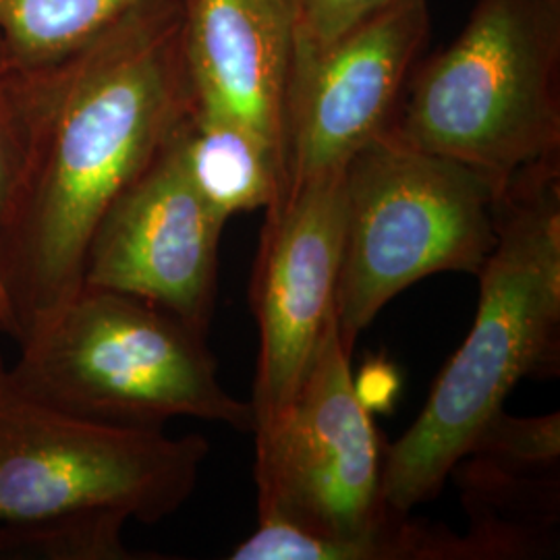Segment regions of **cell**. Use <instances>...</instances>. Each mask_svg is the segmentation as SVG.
<instances>
[{
  "instance_id": "7c38bea8",
  "label": "cell",
  "mask_w": 560,
  "mask_h": 560,
  "mask_svg": "<svg viewBox=\"0 0 560 560\" xmlns=\"http://www.w3.org/2000/svg\"><path fill=\"white\" fill-rule=\"evenodd\" d=\"M469 517L478 560L544 559L559 552L560 416L499 411L451 476Z\"/></svg>"
},
{
  "instance_id": "277c9868",
  "label": "cell",
  "mask_w": 560,
  "mask_h": 560,
  "mask_svg": "<svg viewBox=\"0 0 560 560\" xmlns=\"http://www.w3.org/2000/svg\"><path fill=\"white\" fill-rule=\"evenodd\" d=\"M560 0H476L459 36L416 62L388 136L499 187L560 154Z\"/></svg>"
},
{
  "instance_id": "30bf717a",
  "label": "cell",
  "mask_w": 560,
  "mask_h": 560,
  "mask_svg": "<svg viewBox=\"0 0 560 560\" xmlns=\"http://www.w3.org/2000/svg\"><path fill=\"white\" fill-rule=\"evenodd\" d=\"M428 36V2L399 0L337 40L298 52L282 200L305 180L342 171L365 143L386 133Z\"/></svg>"
},
{
  "instance_id": "3957f363",
  "label": "cell",
  "mask_w": 560,
  "mask_h": 560,
  "mask_svg": "<svg viewBox=\"0 0 560 560\" xmlns=\"http://www.w3.org/2000/svg\"><path fill=\"white\" fill-rule=\"evenodd\" d=\"M337 324L279 418L254 434L258 527L233 560H425L430 527L382 499L381 439Z\"/></svg>"
},
{
  "instance_id": "ba28073f",
  "label": "cell",
  "mask_w": 560,
  "mask_h": 560,
  "mask_svg": "<svg viewBox=\"0 0 560 560\" xmlns=\"http://www.w3.org/2000/svg\"><path fill=\"white\" fill-rule=\"evenodd\" d=\"M342 229V171L305 180L266 208L249 291L260 330L252 434L279 418L337 324Z\"/></svg>"
},
{
  "instance_id": "4fadbf2b",
  "label": "cell",
  "mask_w": 560,
  "mask_h": 560,
  "mask_svg": "<svg viewBox=\"0 0 560 560\" xmlns=\"http://www.w3.org/2000/svg\"><path fill=\"white\" fill-rule=\"evenodd\" d=\"M179 143L189 179L222 221L282 200L279 162L235 120L194 106L180 125Z\"/></svg>"
},
{
  "instance_id": "8fae6325",
  "label": "cell",
  "mask_w": 560,
  "mask_h": 560,
  "mask_svg": "<svg viewBox=\"0 0 560 560\" xmlns=\"http://www.w3.org/2000/svg\"><path fill=\"white\" fill-rule=\"evenodd\" d=\"M300 34L301 0H183L194 106L256 136L279 162L282 180Z\"/></svg>"
},
{
  "instance_id": "9a60e30c",
  "label": "cell",
  "mask_w": 560,
  "mask_h": 560,
  "mask_svg": "<svg viewBox=\"0 0 560 560\" xmlns=\"http://www.w3.org/2000/svg\"><path fill=\"white\" fill-rule=\"evenodd\" d=\"M129 523L119 513H85L0 527V559L136 560L122 541Z\"/></svg>"
},
{
  "instance_id": "ac0fdd59",
  "label": "cell",
  "mask_w": 560,
  "mask_h": 560,
  "mask_svg": "<svg viewBox=\"0 0 560 560\" xmlns=\"http://www.w3.org/2000/svg\"><path fill=\"white\" fill-rule=\"evenodd\" d=\"M353 384L358 397L370 411H384L399 393V376L395 368L384 361L368 363L360 376L353 374Z\"/></svg>"
},
{
  "instance_id": "2e32d148",
  "label": "cell",
  "mask_w": 560,
  "mask_h": 560,
  "mask_svg": "<svg viewBox=\"0 0 560 560\" xmlns=\"http://www.w3.org/2000/svg\"><path fill=\"white\" fill-rule=\"evenodd\" d=\"M42 67V65H40ZM36 69L18 59L0 36V219L20 168L27 106ZM0 332L18 339V328L0 282Z\"/></svg>"
},
{
  "instance_id": "6da1fadb",
  "label": "cell",
  "mask_w": 560,
  "mask_h": 560,
  "mask_svg": "<svg viewBox=\"0 0 560 560\" xmlns=\"http://www.w3.org/2000/svg\"><path fill=\"white\" fill-rule=\"evenodd\" d=\"M191 110L183 0H143L36 69L0 219V282L18 342L80 289L102 214Z\"/></svg>"
},
{
  "instance_id": "52a82bcc",
  "label": "cell",
  "mask_w": 560,
  "mask_h": 560,
  "mask_svg": "<svg viewBox=\"0 0 560 560\" xmlns=\"http://www.w3.org/2000/svg\"><path fill=\"white\" fill-rule=\"evenodd\" d=\"M200 434L85 420L25 395L0 363V527L85 513L159 523L194 494Z\"/></svg>"
},
{
  "instance_id": "9c48e42d",
  "label": "cell",
  "mask_w": 560,
  "mask_h": 560,
  "mask_svg": "<svg viewBox=\"0 0 560 560\" xmlns=\"http://www.w3.org/2000/svg\"><path fill=\"white\" fill-rule=\"evenodd\" d=\"M179 129L102 214L81 284L152 303L206 335L226 221L189 179Z\"/></svg>"
},
{
  "instance_id": "5b68a950",
  "label": "cell",
  "mask_w": 560,
  "mask_h": 560,
  "mask_svg": "<svg viewBox=\"0 0 560 560\" xmlns=\"http://www.w3.org/2000/svg\"><path fill=\"white\" fill-rule=\"evenodd\" d=\"M18 345L9 378L73 416L150 430L194 418L252 432V405L224 390L206 335L138 298L81 284Z\"/></svg>"
},
{
  "instance_id": "5bb4252c",
  "label": "cell",
  "mask_w": 560,
  "mask_h": 560,
  "mask_svg": "<svg viewBox=\"0 0 560 560\" xmlns=\"http://www.w3.org/2000/svg\"><path fill=\"white\" fill-rule=\"evenodd\" d=\"M143 0H0V36L25 65L69 57Z\"/></svg>"
},
{
  "instance_id": "e0dca14e",
  "label": "cell",
  "mask_w": 560,
  "mask_h": 560,
  "mask_svg": "<svg viewBox=\"0 0 560 560\" xmlns=\"http://www.w3.org/2000/svg\"><path fill=\"white\" fill-rule=\"evenodd\" d=\"M399 0H301L300 50H316Z\"/></svg>"
},
{
  "instance_id": "8992f818",
  "label": "cell",
  "mask_w": 560,
  "mask_h": 560,
  "mask_svg": "<svg viewBox=\"0 0 560 560\" xmlns=\"http://www.w3.org/2000/svg\"><path fill=\"white\" fill-rule=\"evenodd\" d=\"M342 189L337 328L349 351L405 289L441 272L478 277L497 243L501 187L388 133L345 164Z\"/></svg>"
},
{
  "instance_id": "7a4b0ae2",
  "label": "cell",
  "mask_w": 560,
  "mask_h": 560,
  "mask_svg": "<svg viewBox=\"0 0 560 560\" xmlns=\"http://www.w3.org/2000/svg\"><path fill=\"white\" fill-rule=\"evenodd\" d=\"M476 320L418 420L382 460V499L409 513L436 497L481 428L523 378L560 358V154L529 164L497 196V243L481 266Z\"/></svg>"
}]
</instances>
